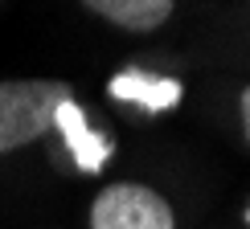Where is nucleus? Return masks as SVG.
I'll list each match as a JSON object with an SVG mask.
<instances>
[{"label":"nucleus","mask_w":250,"mask_h":229,"mask_svg":"<svg viewBox=\"0 0 250 229\" xmlns=\"http://www.w3.org/2000/svg\"><path fill=\"white\" fill-rule=\"evenodd\" d=\"M66 82L58 78H13L0 82V155L41 139L54 127L62 102H70Z\"/></svg>","instance_id":"obj_1"},{"label":"nucleus","mask_w":250,"mask_h":229,"mask_svg":"<svg viewBox=\"0 0 250 229\" xmlns=\"http://www.w3.org/2000/svg\"><path fill=\"white\" fill-rule=\"evenodd\" d=\"M90 229H176V217L156 189L107 184L90 205Z\"/></svg>","instance_id":"obj_2"},{"label":"nucleus","mask_w":250,"mask_h":229,"mask_svg":"<svg viewBox=\"0 0 250 229\" xmlns=\"http://www.w3.org/2000/svg\"><path fill=\"white\" fill-rule=\"evenodd\" d=\"M54 127L62 131V139H66V148H70V155H74V164H78L82 172L95 176V172H103V168L111 164V155H115V139L90 127L86 114H82V107H78L74 98L58 107Z\"/></svg>","instance_id":"obj_3"},{"label":"nucleus","mask_w":250,"mask_h":229,"mask_svg":"<svg viewBox=\"0 0 250 229\" xmlns=\"http://www.w3.org/2000/svg\"><path fill=\"white\" fill-rule=\"evenodd\" d=\"M111 98L119 102H135V107L160 114V111H172L181 102V82L176 78H164V74H148V70H119L115 78L107 82Z\"/></svg>","instance_id":"obj_4"},{"label":"nucleus","mask_w":250,"mask_h":229,"mask_svg":"<svg viewBox=\"0 0 250 229\" xmlns=\"http://www.w3.org/2000/svg\"><path fill=\"white\" fill-rule=\"evenodd\" d=\"M90 13L107 17L111 25L119 29H131V33H152L160 29L164 20L172 17V4L176 0H82Z\"/></svg>","instance_id":"obj_5"},{"label":"nucleus","mask_w":250,"mask_h":229,"mask_svg":"<svg viewBox=\"0 0 250 229\" xmlns=\"http://www.w3.org/2000/svg\"><path fill=\"white\" fill-rule=\"evenodd\" d=\"M242 131H246V143H250V86L242 90Z\"/></svg>","instance_id":"obj_6"},{"label":"nucleus","mask_w":250,"mask_h":229,"mask_svg":"<svg viewBox=\"0 0 250 229\" xmlns=\"http://www.w3.org/2000/svg\"><path fill=\"white\" fill-rule=\"evenodd\" d=\"M246 229H250V205H246Z\"/></svg>","instance_id":"obj_7"}]
</instances>
